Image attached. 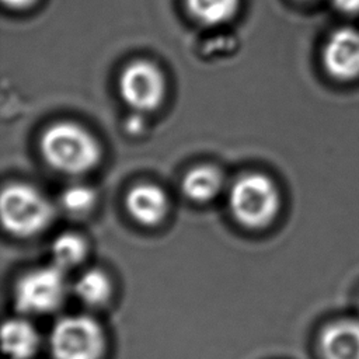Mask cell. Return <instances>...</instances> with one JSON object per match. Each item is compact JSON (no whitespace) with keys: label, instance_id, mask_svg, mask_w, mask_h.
<instances>
[{"label":"cell","instance_id":"1","mask_svg":"<svg viewBox=\"0 0 359 359\" xmlns=\"http://www.w3.org/2000/svg\"><path fill=\"white\" fill-rule=\"evenodd\" d=\"M39 147L46 163L65 174L87 172L101 158L97 139L73 122H57L49 126L41 137Z\"/></svg>","mask_w":359,"mask_h":359},{"label":"cell","instance_id":"2","mask_svg":"<svg viewBox=\"0 0 359 359\" xmlns=\"http://www.w3.org/2000/svg\"><path fill=\"white\" fill-rule=\"evenodd\" d=\"M280 198L275 182L261 174L248 172L238 177L229 191V208L234 219L245 227L268 226L279 212Z\"/></svg>","mask_w":359,"mask_h":359},{"label":"cell","instance_id":"3","mask_svg":"<svg viewBox=\"0 0 359 359\" xmlns=\"http://www.w3.org/2000/svg\"><path fill=\"white\" fill-rule=\"evenodd\" d=\"M0 213L7 231L29 237L49 226L53 206L36 188L28 184H10L1 192Z\"/></svg>","mask_w":359,"mask_h":359},{"label":"cell","instance_id":"4","mask_svg":"<svg viewBox=\"0 0 359 359\" xmlns=\"http://www.w3.org/2000/svg\"><path fill=\"white\" fill-rule=\"evenodd\" d=\"M105 345L102 327L84 314L60 318L49 334L52 359H101Z\"/></svg>","mask_w":359,"mask_h":359},{"label":"cell","instance_id":"5","mask_svg":"<svg viewBox=\"0 0 359 359\" xmlns=\"http://www.w3.org/2000/svg\"><path fill=\"white\" fill-rule=\"evenodd\" d=\"M67 282L65 271L56 265L25 272L14 286L15 307L25 314H46L65 300Z\"/></svg>","mask_w":359,"mask_h":359},{"label":"cell","instance_id":"6","mask_svg":"<svg viewBox=\"0 0 359 359\" xmlns=\"http://www.w3.org/2000/svg\"><path fill=\"white\" fill-rule=\"evenodd\" d=\"M122 100L135 111L157 108L165 95L163 72L149 60H135L121 73L118 81Z\"/></svg>","mask_w":359,"mask_h":359},{"label":"cell","instance_id":"7","mask_svg":"<svg viewBox=\"0 0 359 359\" xmlns=\"http://www.w3.org/2000/svg\"><path fill=\"white\" fill-rule=\"evenodd\" d=\"M327 73L342 81L359 77V31L342 27L327 39L323 50Z\"/></svg>","mask_w":359,"mask_h":359},{"label":"cell","instance_id":"8","mask_svg":"<svg viewBox=\"0 0 359 359\" xmlns=\"http://www.w3.org/2000/svg\"><path fill=\"white\" fill-rule=\"evenodd\" d=\"M126 208L139 223L156 226L168 212V199L158 185L137 184L126 195Z\"/></svg>","mask_w":359,"mask_h":359},{"label":"cell","instance_id":"9","mask_svg":"<svg viewBox=\"0 0 359 359\" xmlns=\"http://www.w3.org/2000/svg\"><path fill=\"white\" fill-rule=\"evenodd\" d=\"M320 349L324 359H359V321L328 324L320 335Z\"/></svg>","mask_w":359,"mask_h":359},{"label":"cell","instance_id":"10","mask_svg":"<svg viewBox=\"0 0 359 359\" xmlns=\"http://www.w3.org/2000/svg\"><path fill=\"white\" fill-rule=\"evenodd\" d=\"M3 351L11 359H31L41 339L36 328L24 318H8L1 327Z\"/></svg>","mask_w":359,"mask_h":359},{"label":"cell","instance_id":"11","mask_svg":"<svg viewBox=\"0 0 359 359\" xmlns=\"http://www.w3.org/2000/svg\"><path fill=\"white\" fill-rule=\"evenodd\" d=\"M223 184L222 174L212 165H196L182 178V192L195 202H208L215 198Z\"/></svg>","mask_w":359,"mask_h":359},{"label":"cell","instance_id":"12","mask_svg":"<svg viewBox=\"0 0 359 359\" xmlns=\"http://www.w3.org/2000/svg\"><path fill=\"white\" fill-rule=\"evenodd\" d=\"M76 296L90 307L104 306L112 294V283L108 275L101 269H88L83 272L73 285Z\"/></svg>","mask_w":359,"mask_h":359},{"label":"cell","instance_id":"13","mask_svg":"<svg viewBox=\"0 0 359 359\" xmlns=\"http://www.w3.org/2000/svg\"><path fill=\"white\" fill-rule=\"evenodd\" d=\"M189 14L203 25H220L234 17L240 0H185Z\"/></svg>","mask_w":359,"mask_h":359},{"label":"cell","instance_id":"14","mask_svg":"<svg viewBox=\"0 0 359 359\" xmlns=\"http://www.w3.org/2000/svg\"><path fill=\"white\" fill-rule=\"evenodd\" d=\"M50 254L53 265L65 271L79 265L86 258L87 244L84 238L76 233H63L53 240Z\"/></svg>","mask_w":359,"mask_h":359},{"label":"cell","instance_id":"15","mask_svg":"<svg viewBox=\"0 0 359 359\" xmlns=\"http://www.w3.org/2000/svg\"><path fill=\"white\" fill-rule=\"evenodd\" d=\"M60 203L67 212L81 215L94 206L95 192L87 185H72L62 192Z\"/></svg>","mask_w":359,"mask_h":359},{"label":"cell","instance_id":"16","mask_svg":"<svg viewBox=\"0 0 359 359\" xmlns=\"http://www.w3.org/2000/svg\"><path fill=\"white\" fill-rule=\"evenodd\" d=\"M334 7L345 14L359 13V0H331Z\"/></svg>","mask_w":359,"mask_h":359},{"label":"cell","instance_id":"17","mask_svg":"<svg viewBox=\"0 0 359 359\" xmlns=\"http://www.w3.org/2000/svg\"><path fill=\"white\" fill-rule=\"evenodd\" d=\"M36 0H3V3L13 8H25L34 4Z\"/></svg>","mask_w":359,"mask_h":359},{"label":"cell","instance_id":"18","mask_svg":"<svg viewBox=\"0 0 359 359\" xmlns=\"http://www.w3.org/2000/svg\"><path fill=\"white\" fill-rule=\"evenodd\" d=\"M137 122H140V118L130 119V121L128 122V129H129V130H133V128H135V129H140V125H139Z\"/></svg>","mask_w":359,"mask_h":359}]
</instances>
